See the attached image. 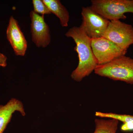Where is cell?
Instances as JSON below:
<instances>
[{"label":"cell","mask_w":133,"mask_h":133,"mask_svg":"<svg viewBox=\"0 0 133 133\" xmlns=\"http://www.w3.org/2000/svg\"><path fill=\"white\" fill-rule=\"evenodd\" d=\"M65 35L74 40L76 44L74 50L78 57V65L72 72L71 77L74 81L81 82L94 71L98 65L91 46V39L80 27H72Z\"/></svg>","instance_id":"6da1fadb"},{"label":"cell","mask_w":133,"mask_h":133,"mask_svg":"<svg viewBox=\"0 0 133 133\" xmlns=\"http://www.w3.org/2000/svg\"><path fill=\"white\" fill-rule=\"evenodd\" d=\"M94 71L100 76L133 84V59L125 55L98 65Z\"/></svg>","instance_id":"7a4b0ae2"},{"label":"cell","mask_w":133,"mask_h":133,"mask_svg":"<svg viewBox=\"0 0 133 133\" xmlns=\"http://www.w3.org/2000/svg\"><path fill=\"white\" fill-rule=\"evenodd\" d=\"M91 7L103 17L111 21L125 19V14H133V0H92Z\"/></svg>","instance_id":"3957f363"},{"label":"cell","mask_w":133,"mask_h":133,"mask_svg":"<svg viewBox=\"0 0 133 133\" xmlns=\"http://www.w3.org/2000/svg\"><path fill=\"white\" fill-rule=\"evenodd\" d=\"M82 23L79 26L91 39L103 37L110 21L95 12L91 7L82 8Z\"/></svg>","instance_id":"277c9868"},{"label":"cell","mask_w":133,"mask_h":133,"mask_svg":"<svg viewBox=\"0 0 133 133\" xmlns=\"http://www.w3.org/2000/svg\"><path fill=\"white\" fill-rule=\"evenodd\" d=\"M103 37L127 51L133 44V27L120 20L111 21Z\"/></svg>","instance_id":"5b68a950"},{"label":"cell","mask_w":133,"mask_h":133,"mask_svg":"<svg viewBox=\"0 0 133 133\" xmlns=\"http://www.w3.org/2000/svg\"><path fill=\"white\" fill-rule=\"evenodd\" d=\"M91 46L98 65L107 63L127 52L104 37L92 39Z\"/></svg>","instance_id":"8992f818"},{"label":"cell","mask_w":133,"mask_h":133,"mask_svg":"<svg viewBox=\"0 0 133 133\" xmlns=\"http://www.w3.org/2000/svg\"><path fill=\"white\" fill-rule=\"evenodd\" d=\"M30 16L32 41L37 47L45 48L50 42L51 37L49 28L44 21V16L40 15L32 10Z\"/></svg>","instance_id":"52a82bcc"},{"label":"cell","mask_w":133,"mask_h":133,"mask_svg":"<svg viewBox=\"0 0 133 133\" xmlns=\"http://www.w3.org/2000/svg\"><path fill=\"white\" fill-rule=\"evenodd\" d=\"M6 36L15 55L17 56H24L28 47V43L18 22L13 16L10 18Z\"/></svg>","instance_id":"ba28073f"},{"label":"cell","mask_w":133,"mask_h":133,"mask_svg":"<svg viewBox=\"0 0 133 133\" xmlns=\"http://www.w3.org/2000/svg\"><path fill=\"white\" fill-rule=\"evenodd\" d=\"M18 111L25 116L23 104L20 101L12 98L5 105H0V133H3L11 121L13 114Z\"/></svg>","instance_id":"9c48e42d"},{"label":"cell","mask_w":133,"mask_h":133,"mask_svg":"<svg viewBox=\"0 0 133 133\" xmlns=\"http://www.w3.org/2000/svg\"><path fill=\"white\" fill-rule=\"evenodd\" d=\"M51 13H53L59 18L62 27L68 26L70 16L68 10L59 0H43Z\"/></svg>","instance_id":"30bf717a"},{"label":"cell","mask_w":133,"mask_h":133,"mask_svg":"<svg viewBox=\"0 0 133 133\" xmlns=\"http://www.w3.org/2000/svg\"><path fill=\"white\" fill-rule=\"evenodd\" d=\"M95 115L101 118L114 119L124 123L121 127L123 131L133 130V116L125 114H119L114 113L96 112Z\"/></svg>","instance_id":"8fae6325"},{"label":"cell","mask_w":133,"mask_h":133,"mask_svg":"<svg viewBox=\"0 0 133 133\" xmlns=\"http://www.w3.org/2000/svg\"><path fill=\"white\" fill-rule=\"evenodd\" d=\"M119 121L116 119H96L95 130L93 133H116Z\"/></svg>","instance_id":"7c38bea8"},{"label":"cell","mask_w":133,"mask_h":133,"mask_svg":"<svg viewBox=\"0 0 133 133\" xmlns=\"http://www.w3.org/2000/svg\"><path fill=\"white\" fill-rule=\"evenodd\" d=\"M32 3L34 8L33 11L36 14H40L43 16L51 14L49 8L43 1L33 0Z\"/></svg>","instance_id":"4fadbf2b"},{"label":"cell","mask_w":133,"mask_h":133,"mask_svg":"<svg viewBox=\"0 0 133 133\" xmlns=\"http://www.w3.org/2000/svg\"><path fill=\"white\" fill-rule=\"evenodd\" d=\"M7 57L3 55L0 53V66L5 67L7 66Z\"/></svg>","instance_id":"5bb4252c"},{"label":"cell","mask_w":133,"mask_h":133,"mask_svg":"<svg viewBox=\"0 0 133 133\" xmlns=\"http://www.w3.org/2000/svg\"></svg>","instance_id":"9a60e30c"}]
</instances>
